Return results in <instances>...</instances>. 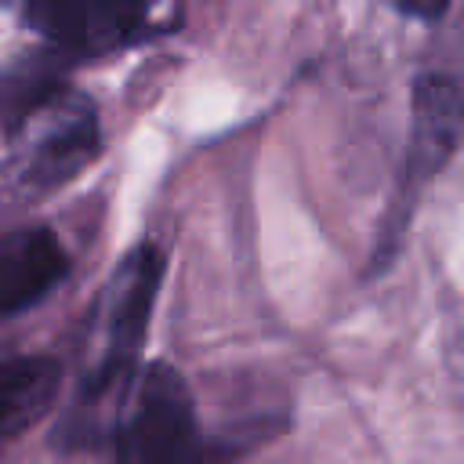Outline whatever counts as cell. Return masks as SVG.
<instances>
[{"label":"cell","mask_w":464,"mask_h":464,"mask_svg":"<svg viewBox=\"0 0 464 464\" xmlns=\"http://www.w3.org/2000/svg\"><path fill=\"white\" fill-rule=\"evenodd\" d=\"M149 0H25V22L69 54H102L138 36Z\"/></svg>","instance_id":"obj_4"},{"label":"cell","mask_w":464,"mask_h":464,"mask_svg":"<svg viewBox=\"0 0 464 464\" xmlns=\"http://www.w3.org/2000/svg\"><path fill=\"white\" fill-rule=\"evenodd\" d=\"M62 384V366L51 355H11L0 373V431L18 439L33 428L54 402Z\"/></svg>","instance_id":"obj_7"},{"label":"cell","mask_w":464,"mask_h":464,"mask_svg":"<svg viewBox=\"0 0 464 464\" xmlns=\"http://www.w3.org/2000/svg\"><path fill=\"white\" fill-rule=\"evenodd\" d=\"M395 7L413 18H439L450 7V0H395Z\"/></svg>","instance_id":"obj_8"},{"label":"cell","mask_w":464,"mask_h":464,"mask_svg":"<svg viewBox=\"0 0 464 464\" xmlns=\"http://www.w3.org/2000/svg\"><path fill=\"white\" fill-rule=\"evenodd\" d=\"M69 276V254L51 228L29 225L4 236L0 246V312L14 319L18 312L40 304Z\"/></svg>","instance_id":"obj_6"},{"label":"cell","mask_w":464,"mask_h":464,"mask_svg":"<svg viewBox=\"0 0 464 464\" xmlns=\"http://www.w3.org/2000/svg\"><path fill=\"white\" fill-rule=\"evenodd\" d=\"M116 464H210L214 450L199 435L196 402L185 377L167 362H149L120 395L112 424Z\"/></svg>","instance_id":"obj_1"},{"label":"cell","mask_w":464,"mask_h":464,"mask_svg":"<svg viewBox=\"0 0 464 464\" xmlns=\"http://www.w3.org/2000/svg\"><path fill=\"white\" fill-rule=\"evenodd\" d=\"M98 152V116L94 105L83 98L58 102V109L47 116L40 134L29 141L18 170L14 188L22 196H44L69 178H76Z\"/></svg>","instance_id":"obj_5"},{"label":"cell","mask_w":464,"mask_h":464,"mask_svg":"<svg viewBox=\"0 0 464 464\" xmlns=\"http://www.w3.org/2000/svg\"><path fill=\"white\" fill-rule=\"evenodd\" d=\"M464 138V91L457 80L424 72L413 83V123H410V149L399 174V196L392 214L381 225V243L373 250V268L392 265L395 250L402 246V232L410 225V207L424 181H431L446 160L457 152Z\"/></svg>","instance_id":"obj_2"},{"label":"cell","mask_w":464,"mask_h":464,"mask_svg":"<svg viewBox=\"0 0 464 464\" xmlns=\"http://www.w3.org/2000/svg\"><path fill=\"white\" fill-rule=\"evenodd\" d=\"M163 268H167V257L156 243H141L120 261L116 276L109 283V297H105L102 359L80 388V399L91 402L83 410H94V402H102L109 395L120 399L127 392V384L138 377V370H141L138 348L149 334V315H152V304H156V294L163 283Z\"/></svg>","instance_id":"obj_3"}]
</instances>
